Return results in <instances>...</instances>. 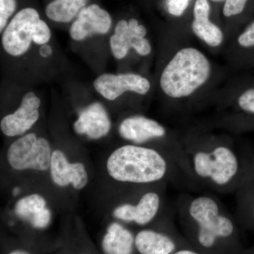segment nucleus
<instances>
[{"instance_id":"1","label":"nucleus","mask_w":254,"mask_h":254,"mask_svg":"<svg viewBox=\"0 0 254 254\" xmlns=\"http://www.w3.org/2000/svg\"><path fill=\"white\" fill-rule=\"evenodd\" d=\"M173 45L160 70L158 86L173 107L210 101L221 73L204 52L187 41L190 35L169 31Z\"/></svg>"},{"instance_id":"2","label":"nucleus","mask_w":254,"mask_h":254,"mask_svg":"<svg viewBox=\"0 0 254 254\" xmlns=\"http://www.w3.org/2000/svg\"><path fill=\"white\" fill-rule=\"evenodd\" d=\"M180 138L192 182L219 193H230L237 188L243 165L228 135L193 128Z\"/></svg>"},{"instance_id":"3","label":"nucleus","mask_w":254,"mask_h":254,"mask_svg":"<svg viewBox=\"0 0 254 254\" xmlns=\"http://www.w3.org/2000/svg\"><path fill=\"white\" fill-rule=\"evenodd\" d=\"M180 221L200 250L213 252L237 235V225L220 200L210 193L185 195L178 202Z\"/></svg>"},{"instance_id":"4","label":"nucleus","mask_w":254,"mask_h":254,"mask_svg":"<svg viewBox=\"0 0 254 254\" xmlns=\"http://www.w3.org/2000/svg\"><path fill=\"white\" fill-rule=\"evenodd\" d=\"M107 170L116 181L135 185L155 183L170 176L175 178L180 174L185 176L165 152L135 144L123 145L114 150L107 161Z\"/></svg>"},{"instance_id":"5","label":"nucleus","mask_w":254,"mask_h":254,"mask_svg":"<svg viewBox=\"0 0 254 254\" xmlns=\"http://www.w3.org/2000/svg\"><path fill=\"white\" fill-rule=\"evenodd\" d=\"M51 146L45 138L31 133L11 143L6 158L11 168L18 171L31 170L46 171L51 163Z\"/></svg>"},{"instance_id":"6","label":"nucleus","mask_w":254,"mask_h":254,"mask_svg":"<svg viewBox=\"0 0 254 254\" xmlns=\"http://www.w3.org/2000/svg\"><path fill=\"white\" fill-rule=\"evenodd\" d=\"M210 101H215L225 114L254 117V74L235 75L218 88Z\"/></svg>"},{"instance_id":"7","label":"nucleus","mask_w":254,"mask_h":254,"mask_svg":"<svg viewBox=\"0 0 254 254\" xmlns=\"http://www.w3.org/2000/svg\"><path fill=\"white\" fill-rule=\"evenodd\" d=\"M147 35L146 26L138 18L132 16L119 20L110 39L113 56L117 60H123L131 50L139 56H149L153 47Z\"/></svg>"},{"instance_id":"8","label":"nucleus","mask_w":254,"mask_h":254,"mask_svg":"<svg viewBox=\"0 0 254 254\" xmlns=\"http://www.w3.org/2000/svg\"><path fill=\"white\" fill-rule=\"evenodd\" d=\"M38 10L24 7L17 11L3 32L1 43L11 56H21L29 50L42 21Z\"/></svg>"},{"instance_id":"9","label":"nucleus","mask_w":254,"mask_h":254,"mask_svg":"<svg viewBox=\"0 0 254 254\" xmlns=\"http://www.w3.org/2000/svg\"><path fill=\"white\" fill-rule=\"evenodd\" d=\"M189 32L212 51L223 50L227 37L220 23L213 18L208 0H194L189 22Z\"/></svg>"},{"instance_id":"10","label":"nucleus","mask_w":254,"mask_h":254,"mask_svg":"<svg viewBox=\"0 0 254 254\" xmlns=\"http://www.w3.org/2000/svg\"><path fill=\"white\" fill-rule=\"evenodd\" d=\"M223 52L235 75L254 74V18L228 40Z\"/></svg>"},{"instance_id":"11","label":"nucleus","mask_w":254,"mask_h":254,"mask_svg":"<svg viewBox=\"0 0 254 254\" xmlns=\"http://www.w3.org/2000/svg\"><path fill=\"white\" fill-rule=\"evenodd\" d=\"M98 93L108 100L118 99L126 93L136 95L148 94L152 88L151 82L139 73H103L93 82Z\"/></svg>"},{"instance_id":"12","label":"nucleus","mask_w":254,"mask_h":254,"mask_svg":"<svg viewBox=\"0 0 254 254\" xmlns=\"http://www.w3.org/2000/svg\"><path fill=\"white\" fill-rule=\"evenodd\" d=\"M119 133L132 144L140 145L155 140L172 141L179 138L174 133L170 134L162 124L143 115H133L125 119L119 127Z\"/></svg>"},{"instance_id":"13","label":"nucleus","mask_w":254,"mask_h":254,"mask_svg":"<svg viewBox=\"0 0 254 254\" xmlns=\"http://www.w3.org/2000/svg\"><path fill=\"white\" fill-rule=\"evenodd\" d=\"M113 25V18L106 9L99 4H88L80 11L71 23L70 37L76 41H81L93 35H105Z\"/></svg>"},{"instance_id":"14","label":"nucleus","mask_w":254,"mask_h":254,"mask_svg":"<svg viewBox=\"0 0 254 254\" xmlns=\"http://www.w3.org/2000/svg\"><path fill=\"white\" fill-rule=\"evenodd\" d=\"M41 104V99L33 92L25 94L18 109L1 120L0 128L2 133L6 136L14 137L31 129L39 119Z\"/></svg>"},{"instance_id":"15","label":"nucleus","mask_w":254,"mask_h":254,"mask_svg":"<svg viewBox=\"0 0 254 254\" xmlns=\"http://www.w3.org/2000/svg\"><path fill=\"white\" fill-rule=\"evenodd\" d=\"M50 170L52 180L58 186L66 187L71 184L75 190H80L88 184V174L83 164L68 163L61 150L53 152Z\"/></svg>"},{"instance_id":"16","label":"nucleus","mask_w":254,"mask_h":254,"mask_svg":"<svg viewBox=\"0 0 254 254\" xmlns=\"http://www.w3.org/2000/svg\"><path fill=\"white\" fill-rule=\"evenodd\" d=\"M73 127L78 134L98 139L108 134L111 128V122L103 105L94 103L81 112Z\"/></svg>"},{"instance_id":"17","label":"nucleus","mask_w":254,"mask_h":254,"mask_svg":"<svg viewBox=\"0 0 254 254\" xmlns=\"http://www.w3.org/2000/svg\"><path fill=\"white\" fill-rule=\"evenodd\" d=\"M254 18V0H225L219 14L227 42Z\"/></svg>"},{"instance_id":"18","label":"nucleus","mask_w":254,"mask_h":254,"mask_svg":"<svg viewBox=\"0 0 254 254\" xmlns=\"http://www.w3.org/2000/svg\"><path fill=\"white\" fill-rule=\"evenodd\" d=\"M46 200L39 194L28 195L18 200L15 205V213L36 229L46 228L51 220V212L47 208Z\"/></svg>"},{"instance_id":"19","label":"nucleus","mask_w":254,"mask_h":254,"mask_svg":"<svg viewBox=\"0 0 254 254\" xmlns=\"http://www.w3.org/2000/svg\"><path fill=\"white\" fill-rule=\"evenodd\" d=\"M134 245L139 254H173L179 250L173 237L151 229L138 232L135 235Z\"/></svg>"},{"instance_id":"20","label":"nucleus","mask_w":254,"mask_h":254,"mask_svg":"<svg viewBox=\"0 0 254 254\" xmlns=\"http://www.w3.org/2000/svg\"><path fill=\"white\" fill-rule=\"evenodd\" d=\"M194 0H156L170 31L189 32V22Z\"/></svg>"},{"instance_id":"21","label":"nucleus","mask_w":254,"mask_h":254,"mask_svg":"<svg viewBox=\"0 0 254 254\" xmlns=\"http://www.w3.org/2000/svg\"><path fill=\"white\" fill-rule=\"evenodd\" d=\"M134 241L135 236L128 229L113 222L103 237L102 248L105 254H133Z\"/></svg>"},{"instance_id":"22","label":"nucleus","mask_w":254,"mask_h":254,"mask_svg":"<svg viewBox=\"0 0 254 254\" xmlns=\"http://www.w3.org/2000/svg\"><path fill=\"white\" fill-rule=\"evenodd\" d=\"M131 222L144 226L153 221L160 211L162 197L156 191H148L142 195L136 204L130 203Z\"/></svg>"},{"instance_id":"23","label":"nucleus","mask_w":254,"mask_h":254,"mask_svg":"<svg viewBox=\"0 0 254 254\" xmlns=\"http://www.w3.org/2000/svg\"><path fill=\"white\" fill-rule=\"evenodd\" d=\"M88 0H50L45 8L48 19L56 23H67L74 21Z\"/></svg>"},{"instance_id":"24","label":"nucleus","mask_w":254,"mask_h":254,"mask_svg":"<svg viewBox=\"0 0 254 254\" xmlns=\"http://www.w3.org/2000/svg\"><path fill=\"white\" fill-rule=\"evenodd\" d=\"M225 127L228 131H241L254 129V117L232 115L227 117Z\"/></svg>"},{"instance_id":"25","label":"nucleus","mask_w":254,"mask_h":254,"mask_svg":"<svg viewBox=\"0 0 254 254\" xmlns=\"http://www.w3.org/2000/svg\"><path fill=\"white\" fill-rule=\"evenodd\" d=\"M17 0H0V31L2 32L16 14Z\"/></svg>"},{"instance_id":"26","label":"nucleus","mask_w":254,"mask_h":254,"mask_svg":"<svg viewBox=\"0 0 254 254\" xmlns=\"http://www.w3.org/2000/svg\"><path fill=\"white\" fill-rule=\"evenodd\" d=\"M208 1H210L212 8H213V18H215V21L220 23V20H219V14H220V9H221L222 4H224L225 0H208Z\"/></svg>"},{"instance_id":"27","label":"nucleus","mask_w":254,"mask_h":254,"mask_svg":"<svg viewBox=\"0 0 254 254\" xmlns=\"http://www.w3.org/2000/svg\"><path fill=\"white\" fill-rule=\"evenodd\" d=\"M173 254H203L199 251L190 248H181L177 250Z\"/></svg>"},{"instance_id":"28","label":"nucleus","mask_w":254,"mask_h":254,"mask_svg":"<svg viewBox=\"0 0 254 254\" xmlns=\"http://www.w3.org/2000/svg\"><path fill=\"white\" fill-rule=\"evenodd\" d=\"M8 254H31L26 251L16 250L12 251V252H9Z\"/></svg>"},{"instance_id":"29","label":"nucleus","mask_w":254,"mask_h":254,"mask_svg":"<svg viewBox=\"0 0 254 254\" xmlns=\"http://www.w3.org/2000/svg\"><path fill=\"white\" fill-rule=\"evenodd\" d=\"M20 193V189L18 188V187H16V188L14 189V190H13V195H17L18 193Z\"/></svg>"},{"instance_id":"30","label":"nucleus","mask_w":254,"mask_h":254,"mask_svg":"<svg viewBox=\"0 0 254 254\" xmlns=\"http://www.w3.org/2000/svg\"><path fill=\"white\" fill-rule=\"evenodd\" d=\"M251 216H252V220H254V203L252 207V210H251Z\"/></svg>"},{"instance_id":"31","label":"nucleus","mask_w":254,"mask_h":254,"mask_svg":"<svg viewBox=\"0 0 254 254\" xmlns=\"http://www.w3.org/2000/svg\"><path fill=\"white\" fill-rule=\"evenodd\" d=\"M150 1H153V2H155V4H156V0H150Z\"/></svg>"}]
</instances>
